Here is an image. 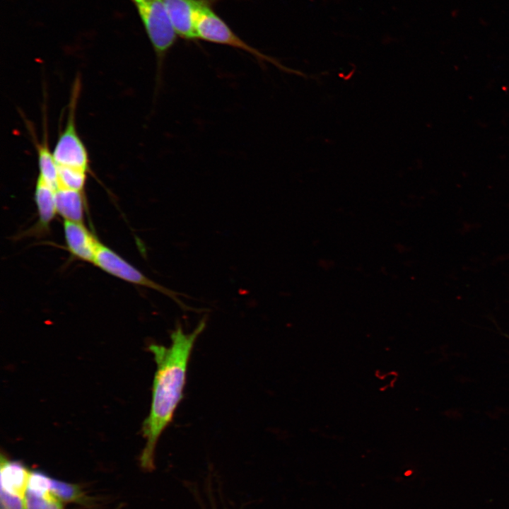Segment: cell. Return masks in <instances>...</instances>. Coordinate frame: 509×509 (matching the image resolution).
I'll list each match as a JSON object with an SVG mask.
<instances>
[{
  "mask_svg": "<svg viewBox=\"0 0 509 509\" xmlns=\"http://www.w3.org/2000/svg\"><path fill=\"white\" fill-rule=\"evenodd\" d=\"M57 169L58 188L83 192L88 172L65 167H57Z\"/></svg>",
  "mask_w": 509,
  "mask_h": 509,
  "instance_id": "14",
  "label": "cell"
},
{
  "mask_svg": "<svg viewBox=\"0 0 509 509\" xmlns=\"http://www.w3.org/2000/svg\"><path fill=\"white\" fill-rule=\"evenodd\" d=\"M67 248L75 257L93 263L101 243L82 222L64 221Z\"/></svg>",
  "mask_w": 509,
  "mask_h": 509,
  "instance_id": "7",
  "label": "cell"
},
{
  "mask_svg": "<svg viewBox=\"0 0 509 509\" xmlns=\"http://www.w3.org/2000/svg\"><path fill=\"white\" fill-rule=\"evenodd\" d=\"M93 264L104 271L122 280L160 292L173 300L184 310L197 312L199 310L187 306L178 297L180 296L188 297L187 296L168 288L150 279L115 251L103 244L98 250Z\"/></svg>",
  "mask_w": 509,
  "mask_h": 509,
  "instance_id": "5",
  "label": "cell"
},
{
  "mask_svg": "<svg viewBox=\"0 0 509 509\" xmlns=\"http://www.w3.org/2000/svg\"><path fill=\"white\" fill-rule=\"evenodd\" d=\"M130 1L136 8L156 56V91H158L161 86L166 57L178 36L163 0Z\"/></svg>",
  "mask_w": 509,
  "mask_h": 509,
  "instance_id": "2",
  "label": "cell"
},
{
  "mask_svg": "<svg viewBox=\"0 0 509 509\" xmlns=\"http://www.w3.org/2000/svg\"><path fill=\"white\" fill-rule=\"evenodd\" d=\"M55 193V189L37 177L34 198L39 216V230H46L57 213Z\"/></svg>",
  "mask_w": 509,
  "mask_h": 509,
  "instance_id": "11",
  "label": "cell"
},
{
  "mask_svg": "<svg viewBox=\"0 0 509 509\" xmlns=\"http://www.w3.org/2000/svg\"><path fill=\"white\" fill-rule=\"evenodd\" d=\"M50 476L40 471H30L25 503L26 509H64L60 500L49 490Z\"/></svg>",
  "mask_w": 509,
  "mask_h": 509,
  "instance_id": "8",
  "label": "cell"
},
{
  "mask_svg": "<svg viewBox=\"0 0 509 509\" xmlns=\"http://www.w3.org/2000/svg\"><path fill=\"white\" fill-rule=\"evenodd\" d=\"M178 37L187 41L198 40L197 24L208 8L220 0H163Z\"/></svg>",
  "mask_w": 509,
  "mask_h": 509,
  "instance_id": "6",
  "label": "cell"
},
{
  "mask_svg": "<svg viewBox=\"0 0 509 509\" xmlns=\"http://www.w3.org/2000/svg\"><path fill=\"white\" fill-rule=\"evenodd\" d=\"M0 474L1 490L25 496L30 470L22 462L1 454Z\"/></svg>",
  "mask_w": 509,
  "mask_h": 509,
  "instance_id": "9",
  "label": "cell"
},
{
  "mask_svg": "<svg viewBox=\"0 0 509 509\" xmlns=\"http://www.w3.org/2000/svg\"><path fill=\"white\" fill-rule=\"evenodd\" d=\"M33 138L37 156L39 170L37 177L57 190L58 188V169L53 153L48 145L47 129H44L41 142H38L33 136Z\"/></svg>",
  "mask_w": 509,
  "mask_h": 509,
  "instance_id": "12",
  "label": "cell"
},
{
  "mask_svg": "<svg viewBox=\"0 0 509 509\" xmlns=\"http://www.w3.org/2000/svg\"><path fill=\"white\" fill-rule=\"evenodd\" d=\"M197 37L199 40L226 45L251 54L262 65L271 64L277 68L288 71L278 60L247 43L240 38L213 10L206 8L197 24Z\"/></svg>",
  "mask_w": 509,
  "mask_h": 509,
  "instance_id": "4",
  "label": "cell"
},
{
  "mask_svg": "<svg viewBox=\"0 0 509 509\" xmlns=\"http://www.w3.org/2000/svg\"><path fill=\"white\" fill-rule=\"evenodd\" d=\"M57 211L64 221L82 222L85 209L83 191L58 188L55 193Z\"/></svg>",
  "mask_w": 509,
  "mask_h": 509,
  "instance_id": "10",
  "label": "cell"
},
{
  "mask_svg": "<svg viewBox=\"0 0 509 509\" xmlns=\"http://www.w3.org/2000/svg\"><path fill=\"white\" fill-rule=\"evenodd\" d=\"M49 490L64 503H76L89 508L93 505L92 498L86 495L78 484L50 477Z\"/></svg>",
  "mask_w": 509,
  "mask_h": 509,
  "instance_id": "13",
  "label": "cell"
},
{
  "mask_svg": "<svg viewBox=\"0 0 509 509\" xmlns=\"http://www.w3.org/2000/svg\"><path fill=\"white\" fill-rule=\"evenodd\" d=\"M206 324V318L204 317L190 333H185L178 325L171 333L169 346L152 344L148 347L154 356L156 371L149 414L142 427L146 445L140 457V464L145 470L151 471L154 468L157 443L171 423L183 397L190 356L196 340Z\"/></svg>",
  "mask_w": 509,
  "mask_h": 509,
  "instance_id": "1",
  "label": "cell"
},
{
  "mask_svg": "<svg viewBox=\"0 0 509 509\" xmlns=\"http://www.w3.org/2000/svg\"><path fill=\"white\" fill-rule=\"evenodd\" d=\"M80 87V80L76 78L70 97L66 122L57 138L52 153L57 167L75 168L90 172L88 153L76 124Z\"/></svg>",
  "mask_w": 509,
  "mask_h": 509,
  "instance_id": "3",
  "label": "cell"
}]
</instances>
